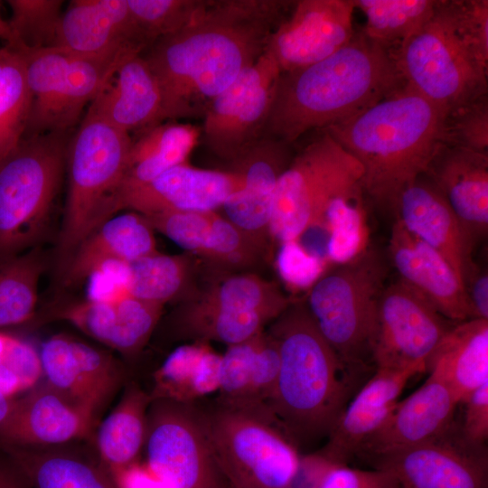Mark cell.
<instances>
[{"label":"cell","mask_w":488,"mask_h":488,"mask_svg":"<svg viewBox=\"0 0 488 488\" xmlns=\"http://www.w3.org/2000/svg\"><path fill=\"white\" fill-rule=\"evenodd\" d=\"M456 20L479 60L488 66V1L452 0Z\"/></svg>","instance_id":"obj_47"},{"label":"cell","mask_w":488,"mask_h":488,"mask_svg":"<svg viewBox=\"0 0 488 488\" xmlns=\"http://www.w3.org/2000/svg\"><path fill=\"white\" fill-rule=\"evenodd\" d=\"M443 113L403 88L326 131L361 164L364 199L394 220L402 192L421 174L438 145Z\"/></svg>","instance_id":"obj_3"},{"label":"cell","mask_w":488,"mask_h":488,"mask_svg":"<svg viewBox=\"0 0 488 488\" xmlns=\"http://www.w3.org/2000/svg\"><path fill=\"white\" fill-rule=\"evenodd\" d=\"M56 47L93 57H125L147 48L127 0H72L61 14Z\"/></svg>","instance_id":"obj_21"},{"label":"cell","mask_w":488,"mask_h":488,"mask_svg":"<svg viewBox=\"0 0 488 488\" xmlns=\"http://www.w3.org/2000/svg\"><path fill=\"white\" fill-rule=\"evenodd\" d=\"M462 403L465 405L460 426L464 436L472 444L485 446L488 438V382L473 391Z\"/></svg>","instance_id":"obj_49"},{"label":"cell","mask_w":488,"mask_h":488,"mask_svg":"<svg viewBox=\"0 0 488 488\" xmlns=\"http://www.w3.org/2000/svg\"><path fill=\"white\" fill-rule=\"evenodd\" d=\"M277 266L284 281L294 287H305L312 286L322 276L324 261L297 241H290L279 245Z\"/></svg>","instance_id":"obj_46"},{"label":"cell","mask_w":488,"mask_h":488,"mask_svg":"<svg viewBox=\"0 0 488 488\" xmlns=\"http://www.w3.org/2000/svg\"><path fill=\"white\" fill-rule=\"evenodd\" d=\"M266 330L279 353L267 408L298 449L327 438L349 403L354 371L323 337L305 301H292Z\"/></svg>","instance_id":"obj_4"},{"label":"cell","mask_w":488,"mask_h":488,"mask_svg":"<svg viewBox=\"0 0 488 488\" xmlns=\"http://www.w3.org/2000/svg\"><path fill=\"white\" fill-rule=\"evenodd\" d=\"M1 10V2H0ZM0 39L4 40L5 44H9L13 42V33L9 26L8 21L4 20L0 11Z\"/></svg>","instance_id":"obj_54"},{"label":"cell","mask_w":488,"mask_h":488,"mask_svg":"<svg viewBox=\"0 0 488 488\" xmlns=\"http://www.w3.org/2000/svg\"><path fill=\"white\" fill-rule=\"evenodd\" d=\"M216 211H171L144 216L153 230L199 258L210 237Z\"/></svg>","instance_id":"obj_45"},{"label":"cell","mask_w":488,"mask_h":488,"mask_svg":"<svg viewBox=\"0 0 488 488\" xmlns=\"http://www.w3.org/2000/svg\"><path fill=\"white\" fill-rule=\"evenodd\" d=\"M155 251L154 230L143 215H115L78 246L62 271L63 283L79 284L108 263H130Z\"/></svg>","instance_id":"obj_30"},{"label":"cell","mask_w":488,"mask_h":488,"mask_svg":"<svg viewBox=\"0 0 488 488\" xmlns=\"http://www.w3.org/2000/svg\"><path fill=\"white\" fill-rule=\"evenodd\" d=\"M440 144L488 154V97L484 95L445 112Z\"/></svg>","instance_id":"obj_44"},{"label":"cell","mask_w":488,"mask_h":488,"mask_svg":"<svg viewBox=\"0 0 488 488\" xmlns=\"http://www.w3.org/2000/svg\"><path fill=\"white\" fill-rule=\"evenodd\" d=\"M43 269V258L35 249L0 261V330L33 316Z\"/></svg>","instance_id":"obj_39"},{"label":"cell","mask_w":488,"mask_h":488,"mask_svg":"<svg viewBox=\"0 0 488 488\" xmlns=\"http://www.w3.org/2000/svg\"><path fill=\"white\" fill-rule=\"evenodd\" d=\"M220 357L208 343L192 342L174 349L155 374L151 399L197 402L216 393Z\"/></svg>","instance_id":"obj_34"},{"label":"cell","mask_w":488,"mask_h":488,"mask_svg":"<svg viewBox=\"0 0 488 488\" xmlns=\"http://www.w3.org/2000/svg\"><path fill=\"white\" fill-rule=\"evenodd\" d=\"M423 174L442 194L474 249L488 231V154L438 143Z\"/></svg>","instance_id":"obj_22"},{"label":"cell","mask_w":488,"mask_h":488,"mask_svg":"<svg viewBox=\"0 0 488 488\" xmlns=\"http://www.w3.org/2000/svg\"><path fill=\"white\" fill-rule=\"evenodd\" d=\"M97 416L87 407L52 386L37 384L15 398L0 425V444L53 446L87 437Z\"/></svg>","instance_id":"obj_18"},{"label":"cell","mask_w":488,"mask_h":488,"mask_svg":"<svg viewBox=\"0 0 488 488\" xmlns=\"http://www.w3.org/2000/svg\"><path fill=\"white\" fill-rule=\"evenodd\" d=\"M405 88L389 51L361 31L330 56L280 73L263 136L288 145L343 122Z\"/></svg>","instance_id":"obj_2"},{"label":"cell","mask_w":488,"mask_h":488,"mask_svg":"<svg viewBox=\"0 0 488 488\" xmlns=\"http://www.w3.org/2000/svg\"><path fill=\"white\" fill-rule=\"evenodd\" d=\"M313 488H399L396 478L385 470H362L337 465Z\"/></svg>","instance_id":"obj_48"},{"label":"cell","mask_w":488,"mask_h":488,"mask_svg":"<svg viewBox=\"0 0 488 488\" xmlns=\"http://www.w3.org/2000/svg\"><path fill=\"white\" fill-rule=\"evenodd\" d=\"M295 1L206 0L180 31L145 56L169 120L204 114L209 103L266 52Z\"/></svg>","instance_id":"obj_1"},{"label":"cell","mask_w":488,"mask_h":488,"mask_svg":"<svg viewBox=\"0 0 488 488\" xmlns=\"http://www.w3.org/2000/svg\"><path fill=\"white\" fill-rule=\"evenodd\" d=\"M427 370L449 386L459 403L488 382V320L454 324L430 356Z\"/></svg>","instance_id":"obj_32"},{"label":"cell","mask_w":488,"mask_h":488,"mask_svg":"<svg viewBox=\"0 0 488 488\" xmlns=\"http://www.w3.org/2000/svg\"><path fill=\"white\" fill-rule=\"evenodd\" d=\"M119 488H168L145 465L136 463L113 473Z\"/></svg>","instance_id":"obj_51"},{"label":"cell","mask_w":488,"mask_h":488,"mask_svg":"<svg viewBox=\"0 0 488 488\" xmlns=\"http://www.w3.org/2000/svg\"><path fill=\"white\" fill-rule=\"evenodd\" d=\"M88 110L128 134L169 120L160 82L141 53L121 60Z\"/></svg>","instance_id":"obj_26"},{"label":"cell","mask_w":488,"mask_h":488,"mask_svg":"<svg viewBox=\"0 0 488 488\" xmlns=\"http://www.w3.org/2000/svg\"><path fill=\"white\" fill-rule=\"evenodd\" d=\"M459 404L449 386L436 373L407 399L397 403L384 424L364 443L367 458L427 442L449 428Z\"/></svg>","instance_id":"obj_24"},{"label":"cell","mask_w":488,"mask_h":488,"mask_svg":"<svg viewBox=\"0 0 488 488\" xmlns=\"http://www.w3.org/2000/svg\"><path fill=\"white\" fill-rule=\"evenodd\" d=\"M202 0H127L134 23L149 48L175 33L193 17Z\"/></svg>","instance_id":"obj_42"},{"label":"cell","mask_w":488,"mask_h":488,"mask_svg":"<svg viewBox=\"0 0 488 488\" xmlns=\"http://www.w3.org/2000/svg\"><path fill=\"white\" fill-rule=\"evenodd\" d=\"M198 401L219 462L233 488H293L301 455L267 407Z\"/></svg>","instance_id":"obj_8"},{"label":"cell","mask_w":488,"mask_h":488,"mask_svg":"<svg viewBox=\"0 0 488 488\" xmlns=\"http://www.w3.org/2000/svg\"><path fill=\"white\" fill-rule=\"evenodd\" d=\"M220 273L249 272L267 256L235 225L215 212L210 237L199 257Z\"/></svg>","instance_id":"obj_41"},{"label":"cell","mask_w":488,"mask_h":488,"mask_svg":"<svg viewBox=\"0 0 488 488\" xmlns=\"http://www.w3.org/2000/svg\"><path fill=\"white\" fill-rule=\"evenodd\" d=\"M14 399L15 398L5 396L0 392V425L5 421V419L8 416L12 408V406L14 404Z\"/></svg>","instance_id":"obj_53"},{"label":"cell","mask_w":488,"mask_h":488,"mask_svg":"<svg viewBox=\"0 0 488 488\" xmlns=\"http://www.w3.org/2000/svg\"><path fill=\"white\" fill-rule=\"evenodd\" d=\"M294 155L291 145L262 136L228 162L242 183L222 204V216L245 234L267 257L269 224L277 183Z\"/></svg>","instance_id":"obj_16"},{"label":"cell","mask_w":488,"mask_h":488,"mask_svg":"<svg viewBox=\"0 0 488 488\" xmlns=\"http://www.w3.org/2000/svg\"><path fill=\"white\" fill-rule=\"evenodd\" d=\"M67 146L64 134L24 136L0 163V261L25 252L44 231Z\"/></svg>","instance_id":"obj_9"},{"label":"cell","mask_w":488,"mask_h":488,"mask_svg":"<svg viewBox=\"0 0 488 488\" xmlns=\"http://www.w3.org/2000/svg\"><path fill=\"white\" fill-rule=\"evenodd\" d=\"M389 259L399 279L422 295L444 317L456 324L474 319L465 289L446 260L394 219Z\"/></svg>","instance_id":"obj_23"},{"label":"cell","mask_w":488,"mask_h":488,"mask_svg":"<svg viewBox=\"0 0 488 488\" xmlns=\"http://www.w3.org/2000/svg\"><path fill=\"white\" fill-rule=\"evenodd\" d=\"M352 0H298L272 33L267 52L281 73L314 64L354 35Z\"/></svg>","instance_id":"obj_17"},{"label":"cell","mask_w":488,"mask_h":488,"mask_svg":"<svg viewBox=\"0 0 488 488\" xmlns=\"http://www.w3.org/2000/svg\"><path fill=\"white\" fill-rule=\"evenodd\" d=\"M194 255H166L155 251L127 263V293L138 299L164 305L185 299L197 289ZM182 300V301H183Z\"/></svg>","instance_id":"obj_36"},{"label":"cell","mask_w":488,"mask_h":488,"mask_svg":"<svg viewBox=\"0 0 488 488\" xmlns=\"http://www.w3.org/2000/svg\"><path fill=\"white\" fill-rule=\"evenodd\" d=\"M280 73L266 51L209 103L201 132L213 154L230 162L263 136Z\"/></svg>","instance_id":"obj_13"},{"label":"cell","mask_w":488,"mask_h":488,"mask_svg":"<svg viewBox=\"0 0 488 488\" xmlns=\"http://www.w3.org/2000/svg\"><path fill=\"white\" fill-rule=\"evenodd\" d=\"M421 373L412 368L376 369L347 404L319 455L340 465L359 455L364 443L384 424L406 384Z\"/></svg>","instance_id":"obj_25"},{"label":"cell","mask_w":488,"mask_h":488,"mask_svg":"<svg viewBox=\"0 0 488 488\" xmlns=\"http://www.w3.org/2000/svg\"><path fill=\"white\" fill-rule=\"evenodd\" d=\"M474 318L488 320V273L475 267L464 284Z\"/></svg>","instance_id":"obj_50"},{"label":"cell","mask_w":488,"mask_h":488,"mask_svg":"<svg viewBox=\"0 0 488 488\" xmlns=\"http://www.w3.org/2000/svg\"><path fill=\"white\" fill-rule=\"evenodd\" d=\"M163 309L164 305L126 295L116 300L72 303L59 308L55 316L125 355H135L150 339Z\"/></svg>","instance_id":"obj_28"},{"label":"cell","mask_w":488,"mask_h":488,"mask_svg":"<svg viewBox=\"0 0 488 488\" xmlns=\"http://www.w3.org/2000/svg\"><path fill=\"white\" fill-rule=\"evenodd\" d=\"M200 135L201 131L195 126L176 122H163L142 131L131 143L120 198L124 192L187 162Z\"/></svg>","instance_id":"obj_33"},{"label":"cell","mask_w":488,"mask_h":488,"mask_svg":"<svg viewBox=\"0 0 488 488\" xmlns=\"http://www.w3.org/2000/svg\"><path fill=\"white\" fill-rule=\"evenodd\" d=\"M42 375L40 352L25 340L0 330V392L16 398L36 386Z\"/></svg>","instance_id":"obj_43"},{"label":"cell","mask_w":488,"mask_h":488,"mask_svg":"<svg viewBox=\"0 0 488 488\" xmlns=\"http://www.w3.org/2000/svg\"><path fill=\"white\" fill-rule=\"evenodd\" d=\"M31 105L23 56L5 44L0 48V163L25 136Z\"/></svg>","instance_id":"obj_38"},{"label":"cell","mask_w":488,"mask_h":488,"mask_svg":"<svg viewBox=\"0 0 488 488\" xmlns=\"http://www.w3.org/2000/svg\"><path fill=\"white\" fill-rule=\"evenodd\" d=\"M0 488H33L23 474L1 448Z\"/></svg>","instance_id":"obj_52"},{"label":"cell","mask_w":488,"mask_h":488,"mask_svg":"<svg viewBox=\"0 0 488 488\" xmlns=\"http://www.w3.org/2000/svg\"><path fill=\"white\" fill-rule=\"evenodd\" d=\"M146 466L168 488H233L211 441L199 402L151 400Z\"/></svg>","instance_id":"obj_12"},{"label":"cell","mask_w":488,"mask_h":488,"mask_svg":"<svg viewBox=\"0 0 488 488\" xmlns=\"http://www.w3.org/2000/svg\"><path fill=\"white\" fill-rule=\"evenodd\" d=\"M19 51L32 99L25 136L65 134L127 57L84 56L56 46Z\"/></svg>","instance_id":"obj_11"},{"label":"cell","mask_w":488,"mask_h":488,"mask_svg":"<svg viewBox=\"0 0 488 488\" xmlns=\"http://www.w3.org/2000/svg\"><path fill=\"white\" fill-rule=\"evenodd\" d=\"M454 324L401 280L386 285L379 305L372 362L376 369L412 368L424 372Z\"/></svg>","instance_id":"obj_14"},{"label":"cell","mask_w":488,"mask_h":488,"mask_svg":"<svg viewBox=\"0 0 488 488\" xmlns=\"http://www.w3.org/2000/svg\"><path fill=\"white\" fill-rule=\"evenodd\" d=\"M23 446L0 444L33 488H119L100 464L68 446Z\"/></svg>","instance_id":"obj_31"},{"label":"cell","mask_w":488,"mask_h":488,"mask_svg":"<svg viewBox=\"0 0 488 488\" xmlns=\"http://www.w3.org/2000/svg\"><path fill=\"white\" fill-rule=\"evenodd\" d=\"M131 143L128 133L87 110L68 144V192L58 244L62 271L78 246L120 211Z\"/></svg>","instance_id":"obj_5"},{"label":"cell","mask_w":488,"mask_h":488,"mask_svg":"<svg viewBox=\"0 0 488 488\" xmlns=\"http://www.w3.org/2000/svg\"><path fill=\"white\" fill-rule=\"evenodd\" d=\"M150 393L132 382L113 410L100 423L96 447L104 464L115 473L136 463L145 447Z\"/></svg>","instance_id":"obj_35"},{"label":"cell","mask_w":488,"mask_h":488,"mask_svg":"<svg viewBox=\"0 0 488 488\" xmlns=\"http://www.w3.org/2000/svg\"><path fill=\"white\" fill-rule=\"evenodd\" d=\"M242 187L240 177L229 170L177 164L121 195L120 211L147 216L171 211H216Z\"/></svg>","instance_id":"obj_19"},{"label":"cell","mask_w":488,"mask_h":488,"mask_svg":"<svg viewBox=\"0 0 488 488\" xmlns=\"http://www.w3.org/2000/svg\"><path fill=\"white\" fill-rule=\"evenodd\" d=\"M368 459L399 488H488L487 448L467 441L455 421L427 442Z\"/></svg>","instance_id":"obj_15"},{"label":"cell","mask_w":488,"mask_h":488,"mask_svg":"<svg viewBox=\"0 0 488 488\" xmlns=\"http://www.w3.org/2000/svg\"><path fill=\"white\" fill-rule=\"evenodd\" d=\"M362 174L357 160L319 130L279 178L269 224L271 241H297L317 230L333 200L360 184Z\"/></svg>","instance_id":"obj_10"},{"label":"cell","mask_w":488,"mask_h":488,"mask_svg":"<svg viewBox=\"0 0 488 488\" xmlns=\"http://www.w3.org/2000/svg\"><path fill=\"white\" fill-rule=\"evenodd\" d=\"M365 16L361 32L389 52L418 31L434 13L436 0H352Z\"/></svg>","instance_id":"obj_37"},{"label":"cell","mask_w":488,"mask_h":488,"mask_svg":"<svg viewBox=\"0 0 488 488\" xmlns=\"http://www.w3.org/2000/svg\"><path fill=\"white\" fill-rule=\"evenodd\" d=\"M396 218L408 232L438 252L464 286L477 267L472 256L474 248L450 206L424 174L402 192Z\"/></svg>","instance_id":"obj_27"},{"label":"cell","mask_w":488,"mask_h":488,"mask_svg":"<svg viewBox=\"0 0 488 488\" xmlns=\"http://www.w3.org/2000/svg\"><path fill=\"white\" fill-rule=\"evenodd\" d=\"M387 265L378 249H365L322 275L305 301L323 337L354 372L372 361Z\"/></svg>","instance_id":"obj_6"},{"label":"cell","mask_w":488,"mask_h":488,"mask_svg":"<svg viewBox=\"0 0 488 488\" xmlns=\"http://www.w3.org/2000/svg\"><path fill=\"white\" fill-rule=\"evenodd\" d=\"M390 54L405 86L443 114L487 95L488 66L467 41L451 0H437L431 17Z\"/></svg>","instance_id":"obj_7"},{"label":"cell","mask_w":488,"mask_h":488,"mask_svg":"<svg viewBox=\"0 0 488 488\" xmlns=\"http://www.w3.org/2000/svg\"><path fill=\"white\" fill-rule=\"evenodd\" d=\"M40 357L47 381L96 416L124 380L122 369L110 354L69 335L48 339Z\"/></svg>","instance_id":"obj_20"},{"label":"cell","mask_w":488,"mask_h":488,"mask_svg":"<svg viewBox=\"0 0 488 488\" xmlns=\"http://www.w3.org/2000/svg\"><path fill=\"white\" fill-rule=\"evenodd\" d=\"M279 353L265 329L252 338L227 346L221 354L219 402L230 406H266L276 385Z\"/></svg>","instance_id":"obj_29"},{"label":"cell","mask_w":488,"mask_h":488,"mask_svg":"<svg viewBox=\"0 0 488 488\" xmlns=\"http://www.w3.org/2000/svg\"><path fill=\"white\" fill-rule=\"evenodd\" d=\"M11 45L18 50L53 47L61 18V0H9Z\"/></svg>","instance_id":"obj_40"}]
</instances>
